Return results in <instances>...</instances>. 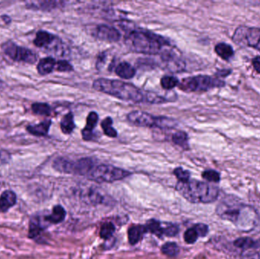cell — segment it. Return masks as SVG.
Here are the masks:
<instances>
[{"instance_id":"cell-33","label":"cell","mask_w":260,"mask_h":259,"mask_svg":"<svg viewBox=\"0 0 260 259\" xmlns=\"http://www.w3.org/2000/svg\"><path fill=\"white\" fill-rule=\"evenodd\" d=\"M203 179L211 182H218L221 179L220 173L214 170H208L203 172L202 174Z\"/></svg>"},{"instance_id":"cell-4","label":"cell","mask_w":260,"mask_h":259,"mask_svg":"<svg viewBox=\"0 0 260 259\" xmlns=\"http://www.w3.org/2000/svg\"><path fill=\"white\" fill-rule=\"evenodd\" d=\"M176 188L182 196L192 203H212L217 200L219 194L218 187L197 180L179 182Z\"/></svg>"},{"instance_id":"cell-23","label":"cell","mask_w":260,"mask_h":259,"mask_svg":"<svg viewBox=\"0 0 260 259\" xmlns=\"http://www.w3.org/2000/svg\"><path fill=\"white\" fill-rule=\"evenodd\" d=\"M43 231V228L40 223L38 217H32L29 223L28 237L30 239H35L41 235Z\"/></svg>"},{"instance_id":"cell-5","label":"cell","mask_w":260,"mask_h":259,"mask_svg":"<svg viewBox=\"0 0 260 259\" xmlns=\"http://www.w3.org/2000/svg\"><path fill=\"white\" fill-rule=\"evenodd\" d=\"M127 120L130 123L139 127L172 129L177 125V121L174 119L167 117H154L148 113L141 110L129 113L127 115Z\"/></svg>"},{"instance_id":"cell-21","label":"cell","mask_w":260,"mask_h":259,"mask_svg":"<svg viewBox=\"0 0 260 259\" xmlns=\"http://www.w3.org/2000/svg\"><path fill=\"white\" fill-rule=\"evenodd\" d=\"M145 226H133L130 228L128 231V237L130 244L135 245L140 241L141 239L143 237L144 234L146 233Z\"/></svg>"},{"instance_id":"cell-31","label":"cell","mask_w":260,"mask_h":259,"mask_svg":"<svg viewBox=\"0 0 260 259\" xmlns=\"http://www.w3.org/2000/svg\"><path fill=\"white\" fill-rule=\"evenodd\" d=\"M145 101L151 103H156V104H159V103H166V102L169 101L168 98L166 97H161L159 96L158 94L156 93L148 92L145 95Z\"/></svg>"},{"instance_id":"cell-15","label":"cell","mask_w":260,"mask_h":259,"mask_svg":"<svg viewBox=\"0 0 260 259\" xmlns=\"http://www.w3.org/2000/svg\"><path fill=\"white\" fill-rule=\"evenodd\" d=\"M51 124V120H45L39 124L30 125V126H27L26 130L30 135H35V136H46L48 134Z\"/></svg>"},{"instance_id":"cell-6","label":"cell","mask_w":260,"mask_h":259,"mask_svg":"<svg viewBox=\"0 0 260 259\" xmlns=\"http://www.w3.org/2000/svg\"><path fill=\"white\" fill-rule=\"evenodd\" d=\"M226 83L221 79L209 76H197L183 79L178 88L184 92L208 91L214 88H223Z\"/></svg>"},{"instance_id":"cell-7","label":"cell","mask_w":260,"mask_h":259,"mask_svg":"<svg viewBox=\"0 0 260 259\" xmlns=\"http://www.w3.org/2000/svg\"><path fill=\"white\" fill-rule=\"evenodd\" d=\"M232 41L241 47H252L260 52V27L239 26L235 30Z\"/></svg>"},{"instance_id":"cell-42","label":"cell","mask_w":260,"mask_h":259,"mask_svg":"<svg viewBox=\"0 0 260 259\" xmlns=\"http://www.w3.org/2000/svg\"><path fill=\"white\" fill-rule=\"evenodd\" d=\"M252 64H253L255 71H256L258 74H260V56H255V57L252 59Z\"/></svg>"},{"instance_id":"cell-8","label":"cell","mask_w":260,"mask_h":259,"mask_svg":"<svg viewBox=\"0 0 260 259\" xmlns=\"http://www.w3.org/2000/svg\"><path fill=\"white\" fill-rule=\"evenodd\" d=\"M131 173L129 171L117 168L114 166L102 165L94 167L88 176L90 179L99 182H112L121 180L129 176Z\"/></svg>"},{"instance_id":"cell-17","label":"cell","mask_w":260,"mask_h":259,"mask_svg":"<svg viewBox=\"0 0 260 259\" xmlns=\"http://www.w3.org/2000/svg\"><path fill=\"white\" fill-rule=\"evenodd\" d=\"M115 72L119 77L123 79H133L136 76V69L127 62H120L116 67Z\"/></svg>"},{"instance_id":"cell-14","label":"cell","mask_w":260,"mask_h":259,"mask_svg":"<svg viewBox=\"0 0 260 259\" xmlns=\"http://www.w3.org/2000/svg\"><path fill=\"white\" fill-rule=\"evenodd\" d=\"M17 196L13 191L6 190L0 196V212H6L16 204Z\"/></svg>"},{"instance_id":"cell-30","label":"cell","mask_w":260,"mask_h":259,"mask_svg":"<svg viewBox=\"0 0 260 259\" xmlns=\"http://www.w3.org/2000/svg\"><path fill=\"white\" fill-rule=\"evenodd\" d=\"M234 245L236 247L241 248V249H248L250 248L254 247L256 242L253 241L252 239L243 237V238H239L235 240Z\"/></svg>"},{"instance_id":"cell-29","label":"cell","mask_w":260,"mask_h":259,"mask_svg":"<svg viewBox=\"0 0 260 259\" xmlns=\"http://www.w3.org/2000/svg\"><path fill=\"white\" fill-rule=\"evenodd\" d=\"M162 252L169 257H175L179 254V247L176 243H167L162 246Z\"/></svg>"},{"instance_id":"cell-36","label":"cell","mask_w":260,"mask_h":259,"mask_svg":"<svg viewBox=\"0 0 260 259\" xmlns=\"http://www.w3.org/2000/svg\"><path fill=\"white\" fill-rule=\"evenodd\" d=\"M198 237V234H197V231H196L193 228L187 230L184 234L185 241L189 243V244H192V243H196Z\"/></svg>"},{"instance_id":"cell-2","label":"cell","mask_w":260,"mask_h":259,"mask_svg":"<svg viewBox=\"0 0 260 259\" xmlns=\"http://www.w3.org/2000/svg\"><path fill=\"white\" fill-rule=\"evenodd\" d=\"M216 213L223 220H229L242 230H250L256 222V214L250 207L232 199L221 202Z\"/></svg>"},{"instance_id":"cell-37","label":"cell","mask_w":260,"mask_h":259,"mask_svg":"<svg viewBox=\"0 0 260 259\" xmlns=\"http://www.w3.org/2000/svg\"><path fill=\"white\" fill-rule=\"evenodd\" d=\"M179 232V228L174 225H168L166 228H163V235L167 237H174Z\"/></svg>"},{"instance_id":"cell-38","label":"cell","mask_w":260,"mask_h":259,"mask_svg":"<svg viewBox=\"0 0 260 259\" xmlns=\"http://www.w3.org/2000/svg\"><path fill=\"white\" fill-rule=\"evenodd\" d=\"M193 228L198 234L199 237H206L209 232V228L204 224H198V225H195Z\"/></svg>"},{"instance_id":"cell-35","label":"cell","mask_w":260,"mask_h":259,"mask_svg":"<svg viewBox=\"0 0 260 259\" xmlns=\"http://www.w3.org/2000/svg\"><path fill=\"white\" fill-rule=\"evenodd\" d=\"M55 69L61 72H70L73 70V65L67 60H59L56 62V68Z\"/></svg>"},{"instance_id":"cell-19","label":"cell","mask_w":260,"mask_h":259,"mask_svg":"<svg viewBox=\"0 0 260 259\" xmlns=\"http://www.w3.org/2000/svg\"><path fill=\"white\" fill-rule=\"evenodd\" d=\"M66 215H67V212H66L65 209L61 205H56L53 208L51 214L47 216L45 219L50 223L56 225V224L63 221Z\"/></svg>"},{"instance_id":"cell-34","label":"cell","mask_w":260,"mask_h":259,"mask_svg":"<svg viewBox=\"0 0 260 259\" xmlns=\"http://www.w3.org/2000/svg\"><path fill=\"white\" fill-rule=\"evenodd\" d=\"M174 174L177 176L180 182H185L189 180L190 173L188 170H183L181 167H177L174 170Z\"/></svg>"},{"instance_id":"cell-1","label":"cell","mask_w":260,"mask_h":259,"mask_svg":"<svg viewBox=\"0 0 260 259\" xmlns=\"http://www.w3.org/2000/svg\"><path fill=\"white\" fill-rule=\"evenodd\" d=\"M131 27L126 30L124 42L132 51L145 55H157L160 53L164 47H171L169 41L164 36L149 30Z\"/></svg>"},{"instance_id":"cell-18","label":"cell","mask_w":260,"mask_h":259,"mask_svg":"<svg viewBox=\"0 0 260 259\" xmlns=\"http://www.w3.org/2000/svg\"><path fill=\"white\" fill-rule=\"evenodd\" d=\"M215 51L219 57L226 61L230 60L235 55L233 47L227 43H219L217 44L215 47Z\"/></svg>"},{"instance_id":"cell-41","label":"cell","mask_w":260,"mask_h":259,"mask_svg":"<svg viewBox=\"0 0 260 259\" xmlns=\"http://www.w3.org/2000/svg\"><path fill=\"white\" fill-rule=\"evenodd\" d=\"M106 53H102L99 54V59H98L97 61V68L99 69V68H102V66H103L105 60H106Z\"/></svg>"},{"instance_id":"cell-44","label":"cell","mask_w":260,"mask_h":259,"mask_svg":"<svg viewBox=\"0 0 260 259\" xmlns=\"http://www.w3.org/2000/svg\"><path fill=\"white\" fill-rule=\"evenodd\" d=\"M2 82L1 80H0V86H1Z\"/></svg>"},{"instance_id":"cell-10","label":"cell","mask_w":260,"mask_h":259,"mask_svg":"<svg viewBox=\"0 0 260 259\" xmlns=\"http://www.w3.org/2000/svg\"><path fill=\"white\" fill-rule=\"evenodd\" d=\"M34 44L39 48H46L59 53L58 50H62V42L57 36L45 30H39L37 33L36 38L34 40Z\"/></svg>"},{"instance_id":"cell-9","label":"cell","mask_w":260,"mask_h":259,"mask_svg":"<svg viewBox=\"0 0 260 259\" xmlns=\"http://www.w3.org/2000/svg\"><path fill=\"white\" fill-rule=\"evenodd\" d=\"M2 50L11 59L15 62H22L28 64H35L38 61V56L31 50L20 47L12 41H7L2 45Z\"/></svg>"},{"instance_id":"cell-16","label":"cell","mask_w":260,"mask_h":259,"mask_svg":"<svg viewBox=\"0 0 260 259\" xmlns=\"http://www.w3.org/2000/svg\"><path fill=\"white\" fill-rule=\"evenodd\" d=\"M56 59L49 56V57L41 59L38 62L37 68H38V71L40 75L47 76V75L50 74L56 68Z\"/></svg>"},{"instance_id":"cell-3","label":"cell","mask_w":260,"mask_h":259,"mask_svg":"<svg viewBox=\"0 0 260 259\" xmlns=\"http://www.w3.org/2000/svg\"><path fill=\"white\" fill-rule=\"evenodd\" d=\"M93 88L99 92L109 94L116 98L134 103L145 101L142 91L133 84L114 79H99L93 82Z\"/></svg>"},{"instance_id":"cell-13","label":"cell","mask_w":260,"mask_h":259,"mask_svg":"<svg viewBox=\"0 0 260 259\" xmlns=\"http://www.w3.org/2000/svg\"><path fill=\"white\" fill-rule=\"evenodd\" d=\"M63 2L59 1H37L26 3V7L34 10L51 11L62 6Z\"/></svg>"},{"instance_id":"cell-28","label":"cell","mask_w":260,"mask_h":259,"mask_svg":"<svg viewBox=\"0 0 260 259\" xmlns=\"http://www.w3.org/2000/svg\"><path fill=\"white\" fill-rule=\"evenodd\" d=\"M115 232V226L111 222L104 224L101 228L100 236L102 239L108 240L112 237L114 233Z\"/></svg>"},{"instance_id":"cell-40","label":"cell","mask_w":260,"mask_h":259,"mask_svg":"<svg viewBox=\"0 0 260 259\" xmlns=\"http://www.w3.org/2000/svg\"><path fill=\"white\" fill-rule=\"evenodd\" d=\"M232 70L231 69H220L217 71L215 74V76L218 79H220V78H224L229 76V75L232 74Z\"/></svg>"},{"instance_id":"cell-32","label":"cell","mask_w":260,"mask_h":259,"mask_svg":"<svg viewBox=\"0 0 260 259\" xmlns=\"http://www.w3.org/2000/svg\"><path fill=\"white\" fill-rule=\"evenodd\" d=\"M99 114L96 112H91L88 114L86 120V126L84 129L87 130L93 131L94 128L97 126L98 122H99Z\"/></svg>"},{"instance_id":"cell-22","label":"cell","mask_w":260,"mask_h":259,"mask_svg":"<svg viewBox=\"0 0 260 259\" xmlns=\"http://www.w3.org/2000/svg\"><path fill=\"white\" fill-rule=\"evenodd\" d=\"M172 141L184 150L189 149V136L186 132L178 131L172 135Z\"/></svg>"},{"instance_id":"cell-24","label":"cell","mask_w":260,"mask_h":259,"mask_svg":"<svg viewBox=\"0 0 260 259\" xmlns=\"http://www.w3.org/2000/svg\"><path fill=\"white\" fill-rule=\"evenodd\" d=\"M101 125H102V129L107 136L110 137V138H117L118 134H117V130L113 127V120L111 117H108L105 118L102 122Z\"/></svg>"},{"instance_id":"cell-12","label":"cell","mask_w":260,"mask_h":259,"mask_svg":"<svg viewBox=\"0 0 260 259\" xmlns=\"http://www.w3.org/2000/svg\"><path fill=\"white\" fill-rule=\"evenodd\" d=\"M94 36L101 41L106 42H117L121 38L120 31L112 26L100 24L94 29Z\"/></svg>"},{"instance_id":"cell-25","label":"cell","mask_w":260,"mask_h":259,"mask_svg":"<svg viewBox=\"0 0 260 259\" xmlns=\"http://www.w3.org/2000/svg\"><path fill=\"white\" fill-rule=\"evenodd\" d=\"M31 109L34 114L40 116H50L52 111L50 105L46 103H33Z\"/></svg>"},{"instance_id":"cell-43","label":"cell","mask_w":260,"mask_h":259,"mask_svg":"<svg viewBox=\"0 0 260 259\" xmlns=\"http://www.w3.org/2000/svg\"><path fill=\"white\" fill-rule=\"evenodd\" d=\"M2 19H3V21H4L6 24H10L11 21H12V18H11L10 17L8 16V15H3V16H2Z\"/></svg>"},{"instance_id":"cell-26","label":"cell","mask_w":260,"mask_h":259,"mask_svg":"<svg viewBox=\"0 0 260 259\" xmlns=\"http://www.w3.org/2000/svg\"><path fill=\"white\" fill-rule=\"evenodd\" d=\"M179 83L180 82L178 79L172 76H165L160 79V85L162 88L167 91H171L173 88L178 86Z\"/></svg>"},{"instance_id":"cell-39","label":"cell","mask_w":260,"mask_h":259,"mask_svg":"<svg viewBox=\"0 0 260 259\" xmlns=\"http://www.w3.org/2000/svg\"><path fill=\"white\" fill-rule=\"evenodd\" d=\"M82 138L85 141H91V140L94 138V133L93 131L87 130V129H84L82 131Z\"/></svg>"},{"instance_id":"cell-27","label":"cell","mask_w":260,"mask_h":259,"mask_svg":"<svg viewBox=\"0 0 260 259\" xmlns=\"http://www.w3.org/2000/svg\"><path fill=\"white\" fill-rule=\"evenodd\" d=\"M145 228L146 231L152 233V234H155V235L158 236V237L163 235V228L160 225V222L157 221V220H148Z\"/></svg>"},{"instance_id":"cell-20","label":"cell","mask_w":260,"mask_h":259,"mask_svg":"<svg viewBox=\"0 0 260 259\" xmlns=\"http://www.w3.org/2000/svg\"><path fill=\"white\" fill-rule=\"evenodd\" d=\"M60 128L62 132L66 135H70L74 131L76 124L74 122V116L72 112L66 114L60 122Z\"/></svg>"},{"instance_id":"cell-11","label":"cell","mask_w":260,"mask_h":259,"mask_svg":"<svg viewBox=\"0 0 260 259\" xmlns=\"http://www.w3.org/2000/svg\"><path fill=\"white\" fill-rule=\"evenodd\" d=\"M162 65L171 71H181L185 69V62L173 51L172 49L164 50L161 56Z\"/></svg>"}]
</instances>
